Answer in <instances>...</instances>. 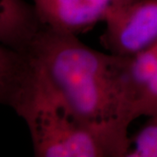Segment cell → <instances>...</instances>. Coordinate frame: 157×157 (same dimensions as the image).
Returning <instances> with one entry per match:
<instances>
[{
    "mask_svg": "<svg viewBox=\"0 0 157 157\" xmlns=\"http://www.w3.org/2000/svg\"><path fill=\"white\" fill-rule=\"evenodd\" d=\"M46 27L34 5L25 0H0V41L3 46L27 54Z\"/></svg>",
    "mask_w": 157,
    "mask_h": 157,
    "instance_id": "5",
    "label": "cell"
},
{
    "mask_svg": "<svg viewBox=\"0 0 157 157\" xmlns=\"http://www.w3.org/2000/svg\"><path fill=\"white\" fill-rule=\"evenodd\" d=\"M126 157H157V114L149 116L131 138Z\"/></svg>",
    "mask_w": 157,
    "mask_h": 157,
    "instance_id": "6",
    "label": "cell"
},
{
    "mask_svg": "<svg viewBox=\"0 0 157 157\" xmlns=\"http://www.w3.org/2000/svg\"><path fill=\"white\" fill-rule=\"evenodd\" d=\"M50 89L79 119L127 150L132 121L119 79L120 57L94 50L48 26L27 53Z\"/></svg>",
    "mask_w": 157,
    "mask_h": 157,
    "instance_id": "1",
    "label": "cell"
},
{
    "mask_svg": "<svg viewBox=\"0 0 157 157\" xmlns=\"http://www.w3.org/2000/svg\"><path fill=\"white\" fill-rule=\"evenodd\" d=\"M21 118L28 126L35 156L126 157L127 155L121 145L79 119L50 89L39 71L38 90Z\"/></svg>",
    "mask_w": 157,
    "mask_h": 157,
    "instance_id": "2",
    "label": "cell"
},
{
    "mask_svg": "<svg viewBox=\"0 0 157 157\" xmlns=\"http://www.w3.org/2000/svg\"><path fill=\"white\" fill-rule=\"evenodd\" d=\"M45 25L56 32L78 36L107 19L132 0H33Z\"/></svg>",
    "mask_w": 157,
    "mask_h": 157,
    "instance_id": "4",
    "label": "cell"
},
{
    "mask_svg": "<svg viewBox=\"0 0 157 157\" xmlns=\"http://www.w3.org/2000/svg\"><path fill=\"white\" fill-rule=\"evenodd\" d=\"M138 113L139 117L142 115L149 117L157 114V73L147 90L146 94L140 103Z\"/></svg>",
    "mask_w": 157,
    "mask_h": 157,
    "instance_id": "7",
    "label": "cell"
},
{
    "mask_svg": "<svg viewBox=\"0 0 157 157\" xmlns=\"http://www.w3.org/2000/svg\"><path fill=\"white\" fill-rule=\"evenodd\" d=\"M101 45L117 56H130L157 45V0H132L106 22Z\"/></svg>",
    "mask_w": 157,
    "mask_h": 157,
    "instance_id": "3",
    "label": "cell"
}]
</instances>
